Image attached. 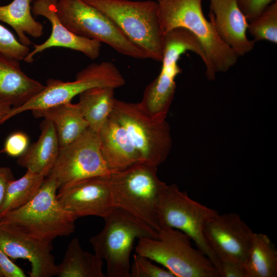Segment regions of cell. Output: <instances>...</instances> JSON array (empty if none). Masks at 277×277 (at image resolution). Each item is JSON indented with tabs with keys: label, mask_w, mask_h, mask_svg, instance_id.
Here are the masks:
<instances>
[{
	"label": "cell",
	"mask_w": 277,
	"mask_h": 277,
	"mask_svg": "<svg viewBox=\"0 0 277 277\" xmlns=\"http://www.w3.org/2000/svg\"><path fill=\"white\" fill-rule=\"evenodd\" d=\"M58 189L57 182L46 177L32 199L3 215L0 224L29 238L49 243L70 235L75 230L76 219L58 201Z\"/></svg>",
	"instance_id": "2"
},
{
	"label": "cell",
	"mask_w": 277,
	"mask_h": 277,
	"mask_svg": "<svg viewBox=\"0 0 277 277\" xmlns=\"http://www.w3.org/2000/svg\"><path fill=\"white\" fill-rule=\"evenodd\" d=\"M110 116L126 130L141 155L142 163L157 167L166 160L172 147V138L166 120L152 118L138 103L117 99Z\"/></svg>",
	"instance_id": "9"
},
{
	"label": "cell",
	"mask_w": 277,
	"mask_h": 277,
	"mask_svg": "<svg viewBox=\"0 0 277 277\" xmlns=\"http://www.w3.org/2000/svg\"><path fill=\"white\" fill-rule=\"evenodd\" d=\"M98 135L102 155L111 172L142 163L141 155L126 130L110 116Z\"/></svg>",
	"instance_id": "18"
},
{
	"label": "cell",
	"mask_w": 277,
	"mask_h": 277,
	"mask_svg": "<svg viewBox=\"0 0 277 277\" xmlns=\"http://www.w3.org/2000/svg\"><path fill=\"white\" fill-rule=\"evenodd\" d=\"M106 15L146 54L161 62L163 37L158 2L124 0H83Z\"/></svg>",
	"instance_id": "5"
},
{
	"label": "cell",
	"mask_w": 277,
	"mask_h": 277,
	"mask_svg": "<svg viewBox=\"0 0 277 277\" xmlns=\"http://www.w3.org/2000/svg\"><path fill=\"white\" fill-rule=\"evenodd\" d=\"M0 277H4L3 271L0 267Z\"/></svg>",
	"instance_id": "36"
},
{
	"label": "cell",
	"mask_w": 277,
	"mask_h": 277,
	"mask_svg": "<svg viewBox=\"0 0 277 277\" xmlns=\"http://www.w3.org/2000/svg\"><path fill=\"white\" fill-rule=\"evenodd\" d=\"M29 144V137L26 134L21 131L15 132L6 138L1 152L12 157H19L26 151Z\"/></svg>",
	"instance_id": "30"
},
{
	"label": "cell",
	"mask_w": 277,
	"mask_h": 277,
	"mask_svg": "<svg viewBox=\"0 0 277 277\" xmlns=\"http://www.w3.org/2000/svg\"><path fill=\"white\" fill-rule=\"evenodd\" d=\"M185 233L171 228H162L156 238L138 239L135 252L161 264L175 277H220L211 260Z\"/></svg>",
	"instance_id": "4"
},
{
	"label": "cell",
	"mask_w": 277,
	"mask_h": 277,
	"mask_svg": "<svg viewBox=\"0 0 277 277\" xmlns=\"http://www.w3.org/2000/svg\"><path fill=\"white\" fill-rule=\"evenodd\" d=\"M187 51L197 55L203 52L196 38L188 30L175 28L163 36L160 72L146 86L143 98L138 103L140 108L152 118L166 120L175 92V78L182 72L178 61Z\"/></svg>",
	"instance_id": "6"
},
{
	"label": "cell",
	"mask_w": 277,
	"mask_h": 277,
	"mask_svg": "<svg viewBox=\"0 0 277 277\" xmlns=\"http://www.w3.org/2000/svg\"><path fill=\"white\" fill-rule=\"evenodd\" d=\"M37 141L29 146L18 157L17 164L27 170L46 176L57 159L60 145L55 127L50 120L44 119Z\"/></svg>",
	"instance_id": "20"
},
{
	"label": "cell",
	"mask_w": 277,
	"mask_h": 277,
	"mask_svg": "<svg viewBox=\"0 0 277 277\" xmlns=\"http://www.w3.org/2000/svg\"><path fill=\"white\" fill-rule=\"evenodd\" d=\"M0 267L4 277H25L24 270L8 257L0 247Z\"/></svg>",
	"instance_id": "32"
},
{
	"label": "cell",
	"mask_w": 277,
	"mask_h": 277,
	"mask_svg": "<svg viewBox=\"0 0 277 277\" xmlns=\"http://www.w3.org/2000/svg\"><path fill=\"white\" fill-rule=\"evenodd\" d=\"M129 277H175L165 268L159 267L147 258L135 253L130 265Z\"/></svg>",
	"instance_id": "28"
},
{
	"label": "cell",
	"mask_w": 277,
	"mask_h": 277,
	"mask_svg": "<svg viewBox=\"0 0 277 277\" xmlns=\"http://www.w3.org/2000/svg\"><path fill=\"white\" fill-rule=\"evenodd\" d=\"M45 87L22 70L19 61L0 52V100L17 107L41 92Z\"/></svg>",
	"instance_id": "19"
},
{
	"label": "cell",
	"mask_w": 277,
	"mask_h": 277,
	"mask_svg": "<svg viewBox=\"0 0 277 277\" xmlns=\"http://www.w3.org/2000/svg\"><path fill=\"white\" fill-rule=\"evenodd\" d=\"M103 260L95 253L84 250L77 238L68 245L61 263L57 265L58 277H105Z\"/></svg>",
	"instance_id": "22"
},
{
	"label": "cell",
	"mask_w": 277,
	"mask_h": 277,
	"mask_svg": "<svg viewBox=\"0 0 277 277\" xmlns=\"http://www.w3.org/2000/svg\"><path fill=\"white\" fill-rule=\"evenodd\" d=\"M124 1H130V0H124ZM157 1H159V0H156Z\"/></svg>",
	"instance_id": "37"
},
{
	"label": "cell",
	"mask_w": 277,
	"mask_h": 277,
	"mask_svg": "<svg viewBox=\"0 0 277 277\" xmlns=\"http://www.w3.org/2000/svg\"><path fill=\"white\" fill-rule=\"evenodd\" d=\"M46 176L27 170L17 180L10 181L0 205V218L8 212L28 203L37 192Z\"/></svg>",
	"instance_id": "26"
},
{
	"label": "cell",
	"mask_w": 277,
	"mask_h": 277,
	"mask_svg": "<svg viewBox=\"0 0 277 277\" xmlns=\"http://www.w3.org/2000/svg\"><path fill=\"white\" fill-rule=\"evenodd\" d=\"M103 219L102 230L89 239L94 253L106 261V276L129 277L130 258L135 240L156 238L157 232L117 207Z\"/></svg>",
	"instance_id": "7"
},
{
	"label": "cell",
	"mask_w": 277,
	"mask_h": 277,
	"mask_svg": "<svg viewBox=\"0 0 277 277\" xmlns=\"http://www.w3.org/2000/svg\"><path fill=\"white\" fill-rule=\"evenodd\" d=\"M14 177L9 168L0 167V205L3 202L9 182Z\"/></svg>",
	"instance_id": "34"
},
{
	"label": "cell",
	"mask_w": 277,
	"mask_h": 277,
	"mask_svg": "<svg viewBox=\"0 0 277 277\" xmlns=\"http://www.w3.org/2000/svg\"><path fill=\"white\" fill-rule=\"evenodd\" d=\"M111 173L102 155L98 132L88 128L77 139L60 148L46 177L54 179L59 189L84 179Z\"/></svg>",
	"instance_id": "12"
},
{
	"label": "cell",
	"mask_w": 277,
	"mask_h": 277,
	"mask_svg": "<svg viewBox=\"0 0 277 277\" xmlns=\"http://www.w3.org/2000/svg\"><path fill=\"white\" fill-rule=\"evenodd\" d=\"M125 83L124 77L113 63H92L78 72L73 81L48 80L41 92L23 105L12 107L8 118L27 111L71 102L76 95L93 88L109 87L115 89Z\"/></svg>",
	"instance_id": "10"
},
{
	"label": "cell",
	"mask_w": 277,
	"mask_h": 277,
	"mask_svg": "<svg viewBox=\"0 0 277 277\" xmlns=\"http://www.w3.org/2000/svg\"><path fill=\"white\" fill-rule=\"evenodd\" d=\"M12 106L0 100V125L8 120V115Z\"/></svg>",
	"instance_id": "35"
},
{
	"label": "cell",
	"mask_w": 277,
	"mask_h": 277,
	"mask_svg": "<svg viewBox=\"0 0 277 277\" xmlns=\"http://www.w3.org/2000/svg\"><path fill=\"white\" fill-rule=\"evenodd\" d=\"M56 11L61 21L72 33L106 44L121 54L147 58L106 15L83 0H58Z\"/></svg>",
	"instance_id": "8"
},
{
	"label": "cell",
	"mask_w": 277,
	"mask_h": 277,
	"mask_svg": "<svg viewBox=\"0 0 277 277\" xmlns=\"http://www.w3.org/2000/svg\"><path fill=\"white\" fill-rule=\"evenodd\" d=\"M203 232L220 265H243L254 232L238 214L218 213L206 222Z\"/></svg>",
	"instance_id": "13"
},
{
	"label": "cell",
	"mask_w": 277,
	"mask_h": 277,
	"mask_svg": "<svg viewBox=\"0 0 277 277\" xmlns=\"http://www.w3.org/2000/svg\"><path fill=\"white\" fill-rule=\"evenodd\" d=\"M0 247L11 260H28L31 265L30 277L56 275L52 243L29 238L0 224Z\"/></svg>",
	"instance_id": "16"
},
{
	"label": "cell",
	"mask_w": 277,
	"mask_h": 277,
	"mask_svg": "<svg viewBox=\"0 0 277 277\" xmlns=\"http://www.w3.org/2000/svg\"><path fill=\"white\" fill-rule=\"evenodd\" d=\"M255 43L267 41L277 43V2L269 5L256 18L249 22L247 29Z\"/></svg>",
	"instance_id": "27"
},
{
	"label": "cell",
	"mask_w": 277,
	"mask_h": 277,
	"mask_svg": "<svg viewBox=\"0 0 277 277\" xmlns=\"http://www.w3.org/2000/svg\"><path fill=\"white\" fill-rule=\"evenodd\" d=\"M77 103L89 128L98 132L112 112L115 100L114 89L95 87L79 95Z\"/></svg>",
	"instance_id": "23"
},
{
	"label": "cell",
	"mask_w": 277,
	"mask_h": 277,
	"mask_svg": "<svg viewBox=\"0 0 277 277\" xmlns=\"http://www.w3.org/2000/svg\"><path fill=\"white\" fill-rule=\"evenodd\" d=\"M219 212L191 199L176 184L167 186L159 204L158 220L160 229L171 228L187 234L221 272V265L204 236L206 222ZM221 276V274H220Z\"/></svg>",
	"instance_id": "11"
},
{
	"label": "cell",
	"mask_w": 277,
	"mask_h": 277,
	"mask_svg": "<svg viewBox=\"0 0 277 277\" xmlns=\"http://www.w3.org/2000/svg\"><path fill=\"white\" fill-rule=\"evenodd\" d=\"M35 117H43L53 124L60 148L77 139L88 128L76 104L71 102L31 111Z\"/></svg>",
	"instance_id": "21"
},
{
	"label": "cell",
	"mask_w": 277,
	"mask_h": 277,
	"mask_svg": "<svg viewBox=\"0 0 277 277\" xmlns=\"http://www.w3.org/2000/svg\"><path fill=\"white\" fill-rule=\"evenodd\" d=\"M110 175L92 176L61 187L57 199L76 219L90 215L104 218L116 207Z\"/></svg>",
	"instance_id": "14"
},
{
	"label": "cell",
	"mask_w": 277,
	"mask_h": 277,
	"mask_svg": "<svg viewBox=\"0 0 277 277\" xmlns=\"http://www.w3.org/2000/svg\"><path fill=\"white\" fill-rule=\"evenodd\" d=\"M243 266L246 277L277 276V251L268 235L254 232Z\"/></svg>",
	"instance_id": "24"
},
{
	"label": "cell",
	"mask_w": 277,
	"mask_h": 277,
	"mask_svg": "<svg viewBox=\"0 0 277 277\" xmlns=\"http://www.w3.org/2000/svg\"><path fill=\"white\" fill-rule=\"evenodd\" d=\"M30 52L28 46L21 44L13 34L0 24V52L18 61L24 60Z\"/></svg>",
	"instance_id": "29"
},
{
	"label": "cell",
	"mask_w": 277,
	"mask_h": 277,
	"mask_svg": "<svg viewBox=\"0 0 277 277\" xmlns=\"http://www.w3.org/2000/svg\"><path fill=\"white\" fill-rule=\"evenodd\" d=\"M159 19L163 36L181 28L191 32L206 55V75L210 81L217 72H225L237 62L238 55L221 39L213 22L204 16L202 0H159Z\"/></svg>",
	"instance_id": "1"
},
{
	"label": "cell",
	"mask_w": 277,
	"mask_h": 277,
	"mask_svg": "<svg viewBox=\"0 0 277 277\" xmlns=\"http://www.w3.org/2000/svg\"><path fill=\"white\" fill-rule=\"evenodd\" d=\"M220 274L222 277H246L243 265L234 263H221Z\"/></svg>",
	"instance_id": "33"
},
{
	"label": "cell",
	"mask_w": 277,
	"mask_h": 277,
	"mask_svg": "<svg viewBox=\"0 0 277 277\" xmlns=\"http://www.w3.org/2000/svg\"><path fill=\"white\" fill-rule=\"evenodd\" d=\"M58 0H35L32 7L35 16L46 17L51 25L49 38L41 44H34L33 49L29 52L24 61L32 63L37 53L53 47L70 49L82 53L91 60L97 58L100 54L101 43L98 41L78 36L68 30L58 18L56 5Z\"/></svg>",
	"instance_id": "15"
},
{
	"label": "cell",
	"mask_w": 277,
	"mask_h": 277,
	"mask_svg": "<svg viewBox=\"0 0 277 277\" xmlns=\"http://www.w3.org/2000/svg\"><path fill=\"white\" fill-rule=\"evenodd\" d=\"M210 19L224 43L238 57L250 52L255 42L247 36L249 22L236 0H210Z\"/></svg>",
	"instance_id": "17"
},
{
	"label": "cell",
	"mask_w": 277,
	"mask_h": 277,
	"mask_svg": "<svg viewBox=\"0 0 277 277\" xmlns=\"http://www.w3.org/2000/svg\"><path fill=\"white\" fill-rule=\"evenodd\" d=\"M276 0H236L241 10L249 22L259 16Z\"/></svg>",
	"instance_id": "31"
},
{
	"label": "cell",
	"mask_w": 277,
	"mask_h": 277,
	"mask_svg": "<svg viewBox=\"0 0 277 277\" xmlns=\"http://www.w3.org/2000/svg\"><path fill=\"white\" fill-rule=\"evenodd\" d=\"M34 0H13L0 6V21L10 26L16 32L19 42L28 46L31 44L26 34L33 37H41L44 26L36 21L31 12V4Z\"/></svg>",
	"instance_id": "25"
},
{
	"label": "cell",
	"mask_w": 277,
	"mask_h": 277,
	"mask_svg": "<svg viewBox=\"0 0 277 277\" xmlns=\"http://www.w3.org/2000/svg\"><path fill=\"white\" fill-rule=\"evenodd\" d=\"M110 182L115 207L157 232L159 204L167 185L159 179L157 167L138 163L111 172Z\"/></svg>",
	"instance_id": "3"
}]
</instances>
